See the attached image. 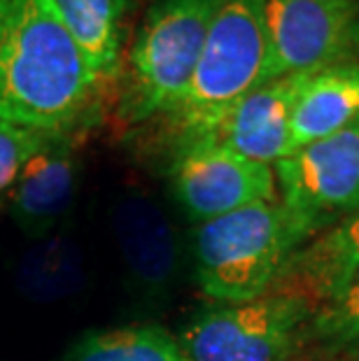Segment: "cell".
<instances>
[{"label":"cell","mask_w":359,"mask_h":361,"mask_svg":"<svg viewBox=\"0 0 359 361\" xmlns=\"http://www.w3.org/2000/svg\"><path fill=\"white\" fill-rule=\"evenodd\" d=\"M310 319L303 296L264 294L198 312L178 343L185 361H287Z\"/></svg>","instance_id":"cell-5"},{"label":"cell","mask_w":359,"mask_h":361,"mask_svg":"<svg viewBox=\"0 0 359 361\" xmlns=\"http://www.w3.org/2000/svg\"><path fill=\"white\" fill-rule=\"evenodd\" d=\"M271 80L359 61L357 0H266Z\"/></svg>","instance_id":"cell-6"},{"label":"cell","mask_w":359,"mask_h":361,"mask_svg":"<svg viewBox=\"0 0 359 361\" xmlns=\"http://www.w3.org/2000/svg\"><path fill=\"white\" fill-rule=\"evenodd\" d=\"M101 89L54 0H0V119L75 135Z\"/></svg>","instance_id":"cell-1"},{"label":"cell","mask_w":359,"mask_h":361,"mask_svg":"<svg viewBox=\"0 0 359 361\" xmlns=\"http://www.w3.org/2000/svg\"><path fill=\"white\" fill-rule=\"evenodd\" d=\"M68 361H185L178 336L157 324H131L84 336Z\"/></svg>","instance_id":"cell-16"},{"label":"cell","mask_w":359,"mask_h":361,"mask_svg":"<svg viewBox=\"0 0 359 361\" xmlns=\"http://www.w3.org/2000/svg\"><path fill=\"white\" fill-rule=\"evenodd\" d=\"M310 73H294L257 87L226 114L210 137L241 157L276 166L289 152L294 105Z\"/></svg>","instance_id":"cell-10"},{"label":"cell","mask_w":359,"mask_h":361,"mask_svg":"<svg viewBox=\"0 0 359 361\" xmlns=\"http://www.w3.org/2000/svg\"><path fill=\"white\" fill-rule=\"evenodd\" d=\"M282 203L322 228L334 214L359 207V119L329 137L280 159Z\"/></svg>","instance_id":"cell-8"},{"label":"cell","mask_w":359,"mask_h":361,"mask_svg":"<svg viewBox=\"0 0 359 361\" xmlns=\"http://www.w3.org/2000/svg\"><path fill=\"white\" fill-rule=\"evenodd\" d=\"M221 0H154L128 54L119 112L128 124L166 117L180 103L201 59Z\"/></svg>","instance_id":"cell-4"},{"label":"cell","mask_w":359,"mask_h":361,"mask_svg":"<svg viewBox=\"0 0 359 361\" xmlns=\"http://www.w3.org/2000/svg\"><path fill=\"white\" fill-rule=\"evenodd\" d=\"M84 257L66 235H44L17 264V289L33 303H56L84 287Z\"/></svg>","instance_id":"cell-14"},{"label":"cell","mask_w":359,"mask_h":361,"mask_svg":"<svg viewBox=\"0 0 359 361\" xmlns=\"http://www.w3.org/2000/svg\"><path fill=\"white\" fill-rule=\"evenodd\" d=\"M78 187L75 135H51L49 142L26 164L12 187L10 210L26 233L44 238L63 217Z\"/></svg>","instance_id":"cell-11"},{"label":"cell","mask_w":359,"mask_h":361,"mask_svg":"<svg viewBox=\"0 0 359 361\" xmlns=\"http://www.w3.org/2000/svg\"><path fill=\"white\" fill-rule=\"evenodd\" d=\"M101 87L117 80L128 0H54Z\"/></svg>","instance_id":"cell-13"},{"label":"cell","mask_w":359,"mask_h":361,"mask_svg":"<svg viewBox=\"0 0 359 361\" xmlns=\"http://www.w3.org/2000/svg\"><path fill=\"white\" fill-rule=\"evenodd\" d=\"M171 182L178 203L196 224L255 203L278 201L276 171L215 140L175 152Z\"/></svg>","instance_id":"cell-7"},{"label":"cell","mask_w":359,"mask_h":361,"mask_svg":"<svg viewBox=\"0 0 359 361\" xmlns=\"http://www.w3.org/2000/svg\"><path fill=\"white\" fill-rule=\"evenodd\" d=\"M112 235L131 282L147 296H166L182 271V245L171 217L157 201L131 194L110 212Z\"/></svg>","instance_id":"cell-9"},{"label":"cell","mask_w":359,"mask_h":361,"mask_svg":"<svg viewBox=\"0 0 359 361\" xmlns=\"http://www.w3.org/2000/svg\"><path fill=\"white\" fill-rule=\"evenodd\" d=\"M359 119V61L315 71L294 105L289 154Z\"/></svg>","instance_id":"cell-12"},{"label":"cell","mask_w":359,"mask_h":361,"mask_svg":"<svg viewBox=\"0 0 359 361\" xmlns=\"http://www.w3.org/2000/svg\"><path fill=\"white\" fill-rule=\"evenodd\" d=\"M49 137L40 130L0 119V196L10 194L26 164L49 142Z\"/></svg>","instance_id":"cell-17"},{"label":"cell","mask_w":359,"mask_h":361,"mask_svg":"<svg viewBox=\"0 0 359 361\" xmlns=\"http://www.w3.org/2000/svg\"><path fill=\"white\" fill-rule=\"evenodd\" d=\"M317 228L282 201L255 203L201 221L194 231L198 287L219 303L255 301L276 284Z\"/></svg>","instance_id":"cell-2"},{"label":"cell","mask_w":359,"mask_h":361,"mask_svg":"<svg viewBox=\"0 0 359 361\" xmlns=\"http://www.w3.org/2000/svg\"><path fill=\"white\" fill-rule=\"evenodd\" d=\"M266 0H221L201 59L180 103L166 114L175 152L210 140L226 114L257 87L271 82Z\"/></svg>","instance_id":"cell-3"},{"label":"cell","mask_w":359,"mask_h":361,"mask_svg":"<svg viewBox=\"0 0 359 361\" xmlns=\"http://www.w3.org/2000/svg\"><path fill=\"white\" fill-rule=\"evenodd\" d=\"M312 329L317 336L336 345H359V282L350 284L329 301L322 303L312 317Z\"/></svg>","instance_id":"cell-18"},{"label":"cell","mask_w":359,"mask_h":361,"mask_svg":"<svg viewBox=\"0 0 359 361\" xmlns=\"http://www.w3.org/2000/svg\"><path fill=\"white\" fill-rule=\"evenodd\" d=\"M289 268L322 303L359 282V214L305 245L296 252Z\"/></svg>","instance_id":"cell-15"}]
</instances>
